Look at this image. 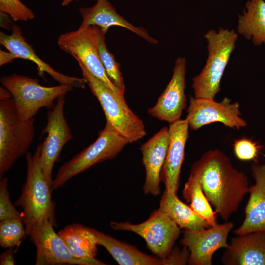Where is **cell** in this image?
Instances as JSON below:
<instances>
[{
	"label": "cell",
	"mask_w": 265,
	"mask_h": 265,
	"mask_svg": "<svg viewBox=\"0 0 265 265\" xmlns=\"http://www.w3.org/2000/svg\"><path fill=\"white\" fill-rule=\"evenodd\" d=\"M170 140L169 128H162L140 147L146 172L143 186L145 194L157 196L160 193V172L164 164Z\"/></svg>",
	"instance_id": "16"
},
{
	"label": "cell",
	"mask_w": 265,
	"mask_h": 265,
	"mask_svg": "<svg viewBox=\"0 0 265 265\" xmlns=\"http://www.w3.org/2000/svg\"><path fill=\"white\" fill-rule=\"evenodd\" d=\"M238 36L234 30L222 27L217 31L209 30L204 34L208 56L201 72L192 79L194 97L214 99L220 91L221 79Z\"/></svg>",
	"instance_id": "3"
},
{
	"label": "cell",
	"mask_w": 265,
	"mask_h": 265,
	"mask_svg": "<svg viewBox=\"0 0 265 265\" xmlns=\"http://www.w3.org/2000/svg\"><path fill=\"white\" fill-rule=\"evenodd\" d=\"M35 119L23 120L12 98L0 99V179L26 154L35 137Z\"/></svg>",
	"instance_id": "4"
},
{
	"label": "cell",
	"mask_w": 265,
	"mask_h": 265,
	"mask_svg": "<svg viewBox=\"0 0 265 265\" xmlns=\"http://www.w3.org/2000/svg\"><path fill=\"white\" fill-rule=\"evenodd\" d=\"M251 170L255 183L249 187L244 220L234 231L237 235L265 231V164H254Z\"/></svg>",
	"instance_id": "19"
},
{
	"label": "cell",
	"mask_w": 265,
	"mask_h": 265,
	"mask_svg": "<svg viewBox=\"0 0 265 265\" xmlns=\"http://www.w3.org/2000/svg\"><path fill=\"white\" fill-rule=\"evenodd\" d=\"M221 260L226 265H265V231L252 232L232 238Z\"/></svg>",
	"instance_id": "18"
},
{
	"label": "cell",
	"mask_w": 265,
	"mask_h": 265,
	"mask_svg": "<svg viewBox=\"0 0 265 265\" xmlns=\"http://www.w3.org/2000/svg\"><path fill=\"white\" fill-rule=\"evenodd\" d=\"M237 32L255 46L265 45V1L249 0L238 15Z\"/></svg>",
	"instance_id": "22"
},
{
	"label": "cell",
	"mask_w": 265,
	"mask_h": 265,
	"mask_svg": "<svg viewBox=\"0 0 265 265\" xmlns=\"http://www.w3.org/2000/svg\"><path fill=\"white\" fill-rule=\"evenodd\" d=\"M7 186L8 179L2 177L0 179V221L10 219L23 221L22 213L16 210L11 201Z\"/></svg>",
	"instance_id": "29"
},
{
	"label": "cell",
	"mask_w": 265,
	"mask_h": 265,
	"mask_svg": "<svg viewBox=\"0 0 265 265\" xmlns=\"http://www.w3.org/2000/svg\"><path fill=\"white\" fill-rule=\"evenodd\" d=\"M190 175L198 180L208 200L225 222L249 193L247 176L234 168L229 157L218 149L205 152L193 164Z\"/></svg>",
	"instance_id": "1"
},
{
	"label": "cell",
	"mask_w": 265,
	"mask_h": 265,
	"mask_svg": "<svg viewBox=\"0 0 265 265\" xmlns=\"http://www.w3.org/2000/svg\"><path fill=\"white\" fill-rule=\"evenodd\" d=\"M187 113L186 119L189 128L194 131L214 122L237 130L247 126L241 117L239 104L232 102L227 97L217 102L214 99L190 96Z\"/></svg>",
	"instance_id": "12"
},
{
	"label": "cell",
	"mask_w": 265,
	"mask_h": 265,
	"mask_svg": "<svg viewBox=\"0 0 265 265\" xmlns=\"http://www.w3.org/2000/svg\"><path fill=\"white\" fill-rule=\"evenodd\" d=\"M41 144L33 154H26L27 174L21 194L15 205L23 209V222L26 228L44 219L57 226L55 203L52 199V186L47 182L40 165Z\"/></svg>",
	"instance_id": "2"
},
{
	"label": "cell",
	"mask_w": 265,
	"mask_h": 265,
	"mask_svg": "<svg viewBox=\"0 0 265 265\" xmlns=\"http://www.w3.org/2000/svg\"><path fill=\"white\" fill-rule=\"evenodd\" d=\"M65 96L59 97L54 106L47 111V122L42 133L47 135L41 144L40 165L47 182L52 186V171L65 144L73 139L64 116Z\"/></svg>",
	"instance_id": "11"
},
{
	"label": "cell",
	"mask_w": 265,
	"mask_h": 265,
	"mask_svg": "<svg viewBox=\"0 0 265 265\" xmlns=\"http://www.w3.org/2000/svg\"><path fill=\"white\" fill-rule=\"evenodd\" d=\"M53 226L49 220L44 219L25 228L26 235L29 236L36 248V265H106L95 258L74 256Z\"/></svg>",
	"instance_id": "10"
},
{
	"label": "cell",
	"mask_w": 265,
	"mask_h": 265,
	"mask_svg": "<svg viewBox=\"0 0 265 265\" xmlns=\"http://www.w3.org/2000/svg\"><path fill=\"white\" fill-rule=\"evenodd\" d=\"M159 208L164 212L180 228L199 230L211 227L190 206L181 201L177 197V193L165 190Z\"/></svg>",
	"instance_id": "23"
},
{
	"label": "cell",
	"mask_w": 265,
	"mask_h": 265,
	"mask_svg": "<svg viewBox=\"0 0 265 265\" xmlns=\"http://www.w3.org/2000/svg\"><path fill=\"white\" fill-rule=\"evenodd\" d=\"M105 39V34L102 32L99 41L98 48L101 61L111 82L124 95L125 85L120 71V64L116 61L114 55L107 48Z\"/></svg>",
	"instance_id": "26"
},
{
	"label": "cell",
	"mask_w": 265,
	"mask_h": 265,
	"mask_svg": "<svg viewBox=\"0 0 265 265\" xmlns=\"http://www.w3.org/2000/svg\"><path fill=\"white\" fill-rule=\"evenodd\" d=\"M17 58L16 56L11 52H6L1 50H0V65L12 62L14 59Z\"/></svg>",
	"instance_id": "32"
},
{
	"label": "cell",
	"mask_w": 265,
	"mask_h": 265,
	"mask_svg": "<svg viewBox=\"0 0 265 265\" xmlns=\"http://www.w3.org/2000/svg\"><path fill=\"white\" fill-rule=\"evenodd\" d=\"M233 227V223L227 221L207 229L185 230L180 243L189 251L188 264L212 265L214 253L220 248L228 247V236Z\"/></svg>",
	"instance_id": "13"
},
{
	"label": "cell",
	"mask_w": 265,
	"mask_h": 265,
	"mask_svg": "<svg viewBox=\"0 0 265 265\" xmlns=\"http://www.w3.org/2000/svg\"><path fill=\"white\" fill-rule=\"evenodd\" d=\"M183 196L190 203V207L211 227L217 224V213L212 208L196 177L190 175L185 185Z\"/></svg>",
	"instance_id": "25"
},
{
	"label": "cell",
	"mask_w": 265,
	"mask_h": 265,
	"mask_svg": "<svg viewBox=\"0 0 265 265\" xmlns=\"http://www.w3.org/2000/svg\"><path fill=\"white\" fill-rule=\"evenodd\" d=\"M11 34L0 32V43L7 50L14 54L17 58L28 60L37 66L40 75L44 72L52 76L60 84L69 85L73 88L84 89L87 84L83 78L68 76L54 70L48 64L44 62L36 54L32 46L28 44L22 35L20 27L13 25Z\"/></svg>",
	"instance_id": "17"
},
{
	"label": "cell",
	"mask_w": 265,
	"mask_h": 265,
	"mask_svg": "<svg viewBox=\"0 0 265 265\" xmlns=\"http://www.w3.org/2000/svg\"><path fill=\"white\" fill-rule=\"evenodd\" d=\"M94 232L98 245L106 248L120 265H168L166 258L147 255L108 235L95 229Z\"/></svg>",
	"instance_id": "21"
},
{
	"label": "cell",
	"mask_w": 265,
	"mask_h": 265,
	"mask_svg": "<svg viewBox=\"0 0 265 265\" xmlns=\"http://www.w3.org/2000/svg\"><path fill=\"white\" fill-rule=\"evenodd\" d=\"M78 63L83 77L101 106L106 121L129 143L138 141L145 136L146 132L143 121L131 110L125 100L116 95L80 63Z\"/></svg>",
	"instance_id": "7"
},
{
	"label": "cell",
	"mask_w": 265,
	"mask_h": 265,
	"mask_svg": "<svg viewBox=\"0 0 265 265\" xmlns=\"http://www.w3.org/2000/svg\"><path fill=\"white\" fill-rule=\"evenodd\" d=\"M0 245L3 248L18 245L26 235L23 222L19 219L0 221Z\"/></svg>",
	"instance_id": "27"
},
{
	"label": "cell",
	"mask_w": 265,
	"mask_h": 265,
	"mask_svg": "<svg viewBox=\"0 0 265 265\" xmlns=\"http://www.w3.org/2000/svg\"><path fill=\"white\" fill-rule=\"evenodd\" d=\"M128 143L129 141L106 121L93 143L59 168L53 180L52 190L62 187L70 179L92 166L114 158Z\"/></svg>",
	"instance_id": "5"
},
{
	"label": "cell",
	"mask_w": 265,
	"mask_h": 265,
	"mask_svg": "<svg viewBox=\"0 0 265 265\" xmlns=\"http://www.w3.org/2000/svg\"><path fill=\"white\" fill-rule=\"evenodd\" d=\"M110 225L114 230L132 232L141 236L149 250L162 259L170 254L181 232L180 228L159 208L142 223L111 221Z\"/></svg>",
	"instance_id": "9"
},
{
	"label": "cell",
	"mask_w": 265,
	"mask_h": 265,
	"mask_svg": "<svg viewBox=\"0 0 265 265\" xmlns=\"http://www.w3.org/2000/svg\"><path fill=\"white\" fill-rule=\"evenodd\" d=\"M0 11L14 21H26L34 18L33 11L20 0H0Z\"/></svg>",
	"instance_id": "28"
},
{
	"label": "cell",
	"mask_w": 265,
	"mask_h": 265,
	"mask_svg": "<svg viewBox=\"0 0 265 265\" xmlns=\"http://www.w3.org/2000/svg\"><path fill=\"white\" fill-rule=\"evenodd\" d=\"M0 82L11 93L17 113L23 120L34 118L42 107L51 109L54 100L73 89L64 84L42 86L37 79L17 74L1 77Z\"/></svg>",
	"instance_id": "6"
},
{
	"label": "cell",
	"mask_w": 265,
	"mask_h": 265,
	"mask_svg": "<svg viewBox=\"0 0 265 265\" xmlns=\"http://www.w3.org/2000/svg\"><path fill=\"white\" fill-rule=\"evenodd\" d=\"M78 0H62L61 4L63 6H67L73 1Z\"/></svg>",
	"instance_id": "33"
},
{
	"label": "cell",
	"mask_w": 265,
	"mask_h": 265,
	"mask_svg": "<svg viewBox=\"0 0 265 265\" xmlns=\"http://www.w3.org/2000/svg\"><path fill=\"white\" fill-rule=\"evenodd\" d=\"M58 234L74 256L95 258L98 244L94 228L73 223L65 227Z\"/></svg>",
	"instance_id": "24"
},
{
	"label": "cell",
	"mask_w": 265,
	"mask_h": 265,
	"mask_svg": "<svg viewBox=\"0 0 265 265\" xmlns=\"http://www.w3.org/2000/svg\"><path fill=\"white\" fill-rule=\"evenodd\" d=\"M96 1V3L91 7L80 9L82 18L81 25L97 26L105 34L110 26H119L134 33L151 44L158 43L144 28L134 26L120 15L108 0Z\"/></svg>",
	"instance_id": "20"
},
{
	"label": "cell",
	"mask_w": 265,
	"mask_h": 265,
	"mask_svg": "<svg viewBox=\"0 0 265 265\" xmlns=\"http://www.w3.org/2000/svg\"><path fill=\"white\" fill-rule=\"evenodd\" d=\"M233 149L238 159L247 161L255 160L258 158L261 148L252 140L243 137L234 141Z\"/></svg>",
	"instance_id": "30"
},
{
	"label": "cell",
	"mask_w": 265,
	"mask_h": 265,
	"mask_svg": "<svg viewBox=\"0 0 265 265\" xmlns=\"http://www.w3.org/2000/svg\"><path fill=\"white\" fill-rule=\"evenodd\" d=\"M186 60L179 57L175 61L171 79L155 105L148 110L152 117L172 123L180 119L186 107L185 94Z\"/></svg>",
	"instance_id": "14"
},
{
	"label": "cell",
	"mask_w": 265,
	"mask_h": 265,
	"mask_svg": "<svg viewBox=\"0 0 265 265\" xmlns=\"http://www.w3.org/2000/svg\"><path fill=\"white\" fill-rule=\"evenodd\" d=\"M102 33L97 26L80 25L77 30L60 35L57 44L116 95L125 99L124 95L108 78L101 61L98 48Z\"/></svg>",
	"instance_id": "8"
},
{
	"label": "cell",
	"mask_w": 265,
	"mask_h": 265,
	"mask_svg": "<svg viewBox=\"0 0 265 265\" xmlns=\"http://www.w3.org/2000/svg\"><path fill=\"white\" fill-rule=\"evenodd\" d=\"M14 251L11 248L5 251L0 256V265H15Z\"/></svg>",
	"instance_id": "31"
},
{
	"label": "cell",
	"mask_w": 265,
	"mask_h": 265,
	"mask_svg": "<svg viewBox=\"0 0 265 265\" xmlns=\"http://www.w3.org/2000/svg\"><path fill=\"white\" fill-rule=\"evenodd\" d=\"M168 128L169 147L160 177L161 182L165 185V191L177 193L185 158V146L189 137V126L186 118L170 123Z\"/></svg>",
	"instance_id": "15"
}]
</instances>
